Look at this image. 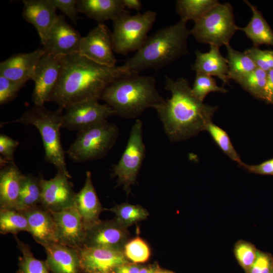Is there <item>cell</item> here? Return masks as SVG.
Returning <instances> with one entry per match:
<instances>
[{
    "instance_id": "obj_31",
    "label": "cell",
    "mask_w": 273,
    "mask_h": 273,
    "mask_svg": "<svg viewBox=\"0 0 273 273\" xmlns=\"http://www.w3.org/2000/svg\"><path fill=\"white\" fill-rule=\"evenodd\" d=\"M116 215L115 219L125 228L147 218L149 212L141 205L123 203L107 209Z\"/></svg>"
},
{
    "instance_id": "obj_23",
    "label": "cell",
    "mask_w": 273,
    "mask_h": 273,
    "mask_svg": "<svg viewBox=\"0 0 273 273\" xmlns=\"http://www.w3.org/2000/svg\"><path fill=\"white\" fill-rule=\"evenodd\" d=\"M1 209H16L25 175L22 173L14 161L1 163Z\"/></svg>"
},
{
    "instance_id": "obj_37",
    "label": "cell",
    "mask_w": 273,
    "mask_h": 273,
    "mask_svg": "<svg viewBox=\"0 0 273 273\" xmlns=\"http://www.w3.org/2000/svg\"><path fill=\"white\" fill-rule=\"evenodd\" d=\"M123 252L127 259L134 263L147 261L151 255L148 245L139 237L128 241L124 247Z\"/></svg>"
},
{
    "instance_id": "obj_19",
    "label": "cell",
    "mask_w": 273,
    "mask_h": 273,
    "mask_svg": "<svg viewBox=\"0 0 273 273\" xmlns=\"http://www.w3.org/2000/svg\"><path fill=\"white\" fill-rule=\"evenodd\" d=\"M22 16L36 28L43 44L58 15L50 0H24Z\"/></svg>"
},
{
    "instance_id": "obj_48",
    "label": "cell",
    "mask_w": 273,
    "mask_h": 273,
    "mask_svg": "<svg viewBox=\"0 0 273 273\" xmlns=\"http://www.w3.org/2000/svg\"><path fill=\"white\" fill-rule=\"evenodd\" d=\"M156 273H174L173 272L167 270H164L159 268Z\"/></svg>"
},
{
    "instance_id": "obj_33",
    "label": "cell",
    "mask_w": 273,
    "mask_h": 273,
    "mask_svg": "<svg viewBox=\"0 0 273 273\" xmlns=\"http://www.w3.org/2000/svg\"><path fill=\"white\" fill-rule=\"evenodd\" d=\"M207 130L219 148L232 160L241 166L243 162L234 148L227 132L212 122L208 124Z\"/></svg>"
},
{
    "instance_id": "obj_12",
    "label": "cell",
    "mask_w": 273,
    "mask_h": 273,
    "mask_svg": "<svg viewBox=\"0 0 273 273\" xmlns=\"http://www.w3.org/2000/svg\"><path fill=\"white\" fill-rule=\"evenodd\" d=\"M61 57L45 53L40 59L32 80L34 87L32 101L35 105L43 106L49 102L62 70Z\"/></svg>"
},
{
    "instance_id": "obj_49",
    "label": "cell",
    "mask_w": 273,
    "mask_h": 273,
    "mask_svg": "<svg viewBox=\"0 0 273 273\" xmlns=\"http://www.w3.org/2000/svg\"><path fill=\"white\" fill-rule=\"evenodd\" d=\"M270 53L272 56V57H273V51H270Z\"/></svg>"
},
{
    "instance_id": "obj_28",
    "label": "cell",
    "mask_w": 273,
    "mask_h": 273,
    "mask_svg": "<svg viewBox=\"0 0 273 273\" xmlns=\"http://www.w3.org/2000/svg\"><path fill=\"white\" fill-rule=\"evenodd\" d=\"M225 47L229 67L228 78L238 83L257 67L245 52L242 53L234 49L230 44L226 45Z\"/></svg>"
},
{
    "instance_id": "obj_35",
    "label": "cell",
    "mask_w": 273,
    "mask_h": 273,
    "mask_svg": "<svg viewBox=\"0 0 273 273\" xmlns=\"http://www.w3.org/2000/svg\"><path fill=\"white\" fill-rule=\"evenodd\" d=\"M266 77V71L256 68L238 83L251 95L261 99Z\"/></svg>"
},
{
    "instance_id": "obj_10",
    "label": "cell",
    "mask_w": 273,
    "mask_h": 273,
    "mask_svg": "<svg viewBox=\"0 0 273 273\" xmlns=\"http://www.w3.org/2000/svg\"><path fill=\"white\" fill-rule=\"evenodd\" d=\"M64 109L62 127L78 131L106 121L109 117L115 115L108 104H100L94 100L76 103Z\"/></svg>"
},
{
    "instance_id": "obj_14",
    "label": "cell",
    "mask_w": 273,
    "mask_h": 273,
    "mask_svg": "<svg viewBox=\"0 0 273 273\" xmlns=\"http://www.w3.org/2000/svg\"><path fill=\"white\" fill-rule=\"evenodd\" d=\"M78 251L84 273H114L116 267L129 262L123 250L83 246Z\"/></svg>"
},
{
    "instance_id": "obj_18",
    "label": "cell",
    "mask_w": 273,
    "mask_h": 273,
    "mask_svg": "<svg viewBox=\"0 0 273 273\" xmlns=\"http://www.w3.org/2000/svg\"><path fill=\"white\" fill-rule=\"evenodd\" d=\"M46 53L43 49L11 56L0 63V75L13 81L25 84L32 80L36 67Z\"/></svg>"
},
{
    "instance_id": "obj_47",
    "label": "cell",
    "mask_w": 273,
    "mask_h": 273,
    "mask_svg": "<svg viewBox=\"0 0 273 273\" xmlns=\"http://www.w3.org/2000/svg\"><path fill=\"white\" fill-rule=\"evenodd\" d=\"M159 268L158 264L157 263H154L146 266L142 267L139 273H156Z\"/></svg>"
},
{
    "instance_id": "obj_8",
    "label": "cell",
    "mask_w": 273,
    "mask_h": 273,
    "mask_svg": "<svg viewBox=\"0 0 273 273\" xmlns=\"http://www.w3.org/2000/svg\"><path fill=\"white\" fill-rule=\"evenodd\" d=\"M237 30L232 6L219 3L196 22L190 31L198 42L219 48L230 44Z\"/></svg>"
},
{
    "instance_id": "obj_44",
    "label": "cell",
    "mask_w": 273,
    "mask_h": 273,
    "mask_svg": "<svg viewBox=\"0 0 273 273\" xmlns=\"http://www.w3.org/2000/svg\"><path fill=\"white\" fill-rule=\"evenodd\" d=\"M261 99L267 103L273 104V69L267 72L266 83Z\"/></svg>"
},
{
    "instance_id": "obj_41",
    "label": "cell",
    "mask_w": 273,
    "mask_h": 273,
    "mask_svg": "<svg viewBox=\"0 0 273 273\" xmlns=\"http://www.w3.org/2000/svg\"><path fill=\"white\" fill-rule=\"evenodd\" d=\"M19 143L9 136L0 135L1 162H11L14 161V154Z\"/></svg>"
},
{
    "instance_id": "obj_20",
    "label": "cell",
    "mask_w": 273,
    "mask_h": 273,
    "mask_svg": "<svg viewBox=\"0 0 273 273\" xmlns=\"http://www.w3.org/2000/svg\"><path fill=\"white\" fill-rule=\"evenodd\" d=\"M22 212L28 221V232L37 243L44 247L58 243L56 223L51 211L39 205Z\"/></svg>"
},
{
    "instance_id": "obj_9",
    "label": "cell",
    "mask_w": 273,
    "mask_h": 273,
    "mask_svg": "<svg viewBox=\"0 0 273 273\" xmlns=\"http://www.w3.org/2000/svg\"><path fill=\"white\" fill-rule=\"evenodd\" d=\"M145 153L143 123L140 119H136L131 127L125 150L112 169V176L117 177V186H123L127 194L130 192L131 186L135 182Z\"/></svg>"
},
{
    "instance_id": "obj_36",
    "label": "cell",
    "mask_w": 273,
    "mask_h": 273,
    "mask_svg": "<svg viewBox=\"0 0 273 273\" xmlns=\"http://www.w3.org/2000/svg\"><path fill=\"white\" fill-rule=\"evenodd\" d=\"M257 249L251 243L239 240L235 244L234 255L245 273H248L256 258Z\"/></svg>"
},
{
    "instance_id": "obj_16",
    "label": "cell",
    "mask_w": 273,
    "mask_h": 273,
    "mask_svg": "<svg viewBox=\"0 0 273 273\" xmlns=\"http://www.w3.org/2000/svg\"><path fill=\"white\" fill-rule=\"evenodd\" d=\"M51 213L56 223L58 243L77 250L82 247L86 231L76 209L73 206Z\"/></svg>"
},
{
    "instance_id": "obj_13",
    "label": "cell",
    "mask_w": 273,
    "mask_h": 273,
    "mask_svg": "<svg viewBox=\"0 0 273 273\" xmlns=\"http://www.w3.org/2000/svg\"><path fill=\"white\" fill-rule=\"evenodd\" d=\"M65 174L57 172L46 180L40 176L41 198L40 205L51 212H59L73 207L76 193L72 184Z\"/></svg>"
},
{
    "instance_id": "obj_29",
    "label": "cell",
    "mask_w": 273,
    "mask_h": 273,
    "mask_svg": "<svg viewBox=\"0 0 273 273\" xmlns=\"http://www.w3.org/2000/svg\"><path fill=\"white\" fill-rule=\"evenodd\" d=\"M217 0H178L176 11L182 21L195 23L214 7L219 4Z\"/></svg>"
},
{
    "instance_id": "obj_34",
    "label": "cell",
    "mask_w": 273,
    "mask_h": 273,
    "mask_svg": "<svg viewBox=\"0 0 273 273\" xmlns=\"http://www.w3.org/2000/svg\"><path fill=\"white\" fill-rule=\"evenodd\" d=\"M196 73L195 79L191 89L193 95L200 101L203 102L210 93L228 92V90L224 87L218 86L212 76L202 73Z\"/></svg>"
},
{
    "instance_id": "obj_40",
    "label": "cell",
    "mask_w": 273,
    "mask_h": 273,
    "mask_svg": "<svg viewBox=\"0 0 273 273\" xmlns=\"http://www.w3.org/2000/svg\"><path fill=\"white\" fill-rule=\"evenodd\" d=\"M272 270V255L258 250L255 260L248 273H270Z\"/></svg>"
},
{
    "instance_id": "obj_43",
    "label": "cell",
    "mask_w": 273,
    "mask_h": 273,
    "mask_svg": "<svg viewBox=\"0 0 273 273\" xmlns=\"http://www.w3.org/2000/svg\"><path fill=\"white\" fill-rule=\"evenodd\" d=\"M241 166L251 173L273 175V158L257 165H249L243 162Z\"/></svg>"
},
{
    "instance_id": "obj_30",
    "label": "cell",
    "mask_w": 273,
    "mask_h": 273,
    "mask_svg": "<svg viewBox=\"0 0 273 273\" xmlns=\"http://www.w3.org/2000/svg\"><path fill=\"white\" fill-rule=\"evenodd\" d=\"M28 231V224L24 214L15 209H0V233L1 234H17Z\"/></svg>"
},
{
    "instance_id": "obj_6",
    "label": "cell",
    "mask_w": 273,
    "mask_h": 273,
    "mask_svg": "<svg viewBox=\"0 0 273 273\" xmlns=\"http://www.w3.org/2000/svg\"><path fill=\"white\" fill-rule=\"evenodd\" d=\"M119 133L117 126L108 121L89 126L78 131L67 154L76 162L101 159L112 149Z\"/></svg>"
},
{
    "instance_id": "obj_50",
    "label": "cell",
    "mask_w": 273,
    "mask_h": 273,
    "mask_svg": "<svg viewBox=\"0 0 273 273\" xmlns=\"http://www.w3.org/2000/svg\"><path fill=\"white\" fill-rule=\"evenodd\" d=\"M91 273H102V272H91Z\"/></svg>"
},
{
    "instance_id": "obj_1",
    "label": "cell",
    "mask_w": 273,
    "mask_h": 273,
    "mask_svg": "<svg viewBox=\"0 0 273 273\" xmlns=\"http://www.w3.org/2000/svg\"><path fill=\"white\" fill-rule=\"evenodd\" d=\"M61 59V74L49 102H55L64 109L80 102L101 100L110 83L127 73L122 66L102 65L79 53Z\"/></svg>"
},
{
    "instance_id": "obj_45",
    "label": "cell",
    "mask_w": 273,
    "mask_h": 273,
    "mask_svg": "<svg viewBox=\"0 0 273 273\" xmlns=\"http://www.w3.org/2000/svg\"><path fill=\"white\" fill-rule=\"evenodd\" d=\"M142 267L137 263L128 262L116 267L114 273H139Z\"/></svg>"
},
{
    "instance_id": "obj_46",
    "label": "cell",
    "mask_w": 273,
    "mask_h": 273,
    "mask_svg": "<svg viewBox=\"0 0 273 273\" xmlns=\"http://www.w3.org/2000/svg\"><path fill=\"white\" fill-rule=\"evenodd\" d=\"M125 8L134 10L139 13L142 8V4L139 0H122Z\"/></svg>"
},
{
    "instance_id": "obj_27",
    "label": "cell",
    "mask_w": 273,
    "mask_h": 273,
    "mask_svg": "<svg viewBox=\"0 0 273 273\" xmlns=\"http://www.w3.org/2000/svg\"><path fill=\"white\" fill-rule=\"evenodd\" d=\"M41 198L40 177H37L30 174L25 175L16 209L24 212L34 208L40 204Z\"/></svg>"
},
{
    "instance_id": "obj_2",
    "label": "cell",
    "mask_w": 273,
    "mask_h": 273,
    "mask_svg": "<svg viewBox=\"0 0 273 273\" xmlns=\"http://www.w3.org/2000/svg\"><path fill=\"white\" fill-rule=\"evenodd\" d=\"M164 88L171 97L156 110L169 139L186 140L206 130L218 107L199 100L185 78L166 76Z\"/></svg>"
},
{
    "instance_id": "obj_4",
    "label": "cell",
    "mask_w": 273,
    "mask_h": 273,
    "mask_svg": "<svg viewBox=\"0 0 273 273\" xmlns=\"http://www.w3.org/2000/svg\"><path fill=\"white\" fill-rule=\"evenodd\" d=\"M101 100L115 115L125 118H136L148 108L156 110L166 100L157 90L153 77L129 73L110 83Z\"/></svg>"
},
{
    "instance_id": "obj_51",
    "label": "cell",
    "mask_w": 273,
    "mask_h": 273,
    "mask_svg": "<svg viewBox=\"0 0 273 273\" xmlns=\"http://www.w3.org/2000/svg\"><path fill=\"white\" fill-rule=\"evenodd\" d=\"M270 273H273V270H272V271Z\"/></svg>"
},
{
    "instance_id": "obj_26",
    "label": "cell",
    "mask_w": 273,
    "mask_h": 273,
    "mask_svg": "<svg viewBox=\"0 0 273 273\" xmlns=\"http://www.w3.org/2000/svg\"><path fill=\"white\" fill-rule=\"evenodd\" d=\"M244 2L252 12V18L248 24L244 27H239V30L245 33L253 42L254 47L261 44L273 46V31L263 18L261 12L248 1Z\"/></svg>"
},
{
    "instance_id": "obj_22",
    "label": "cell",
    "mask_w": 273,
    "mask_h": 273,
    "mask_svg": "<svg viewBox=\"0 0 273 273\" xmlns=\"http://www.w3.org/2000/svg\"><path fill=\"white\" fill-rule=\"evenodd\" d=\"M47 253L46 263L53 273H82L78 251L59 243L43 247Z\"/></svg>"
},
{
    "instance_id": "obj_5",
    "label": "cell",
    "mask_w": 273,
    "mask_h": 273,
    "mask_svg": "<svg viewBox=\"0 0 273 273\" xmlns=\"http://www.w3.org/2000/svg\"><path fill=\"white\" fill-rule=\"evenodd\" d=\"M64 109L59 107L50 110L43 106L35 105L15 120L8 123L19 122L32 125L39 131L45 151L46 161L54 165L58 172L71 178L66 166L65 154L61 142L60 128L62 127Z\"/></svg>"
},
{
    "instance_id": "obj_17",
    "label": "cell",
    "mask_w": 273,
    "mask_h": 273,
    "mask_svg": "<svg viewBox=\"0 0 273 273\" xmlns=\"http://www.w3.org/2000/svg\"><path fill=\"white\" fill-rule=\"evenodd\" d=\"M129 233L115 219L102 221L86 231L84 246L123 250L128 241Z\"/></svg>"
},
{
    "instance_id": "obj_32",
    "label": "cell",
    "mask_w": 273,
    "mask_h": 273,
    "mask_svg": "<svg viewBox=\"0 0 273 273\" xmlns=\"http://www.w3.org/2000/svg\"><path fill=\"white\" fill-rule=\"evenodd\" d=\"M14 238L22 253L19 258V269L17 273H49L46 262L35 258L28 244L21 241L16 235Z\"/></svg>"
},
{
    "instance_id": "obj_15",
    "label": "cell",
    "mask_w": 273,
    "mask_h": 273,
    "mask_svg": "<svg viewBox=\"0 0 273 273\" xmlns=\"http://www.w3.org/2000/svg\"><path fill=\"white\" fill-rule=\"evenodd\" d=\"M82 37L68 24L64 16L58 17L50 29L42 44L46 53L56 56H65L79 53Z\"/></svg>"
},
{
    "instance_id": "obj_39",
    "label": "cell",
    "mask_w": 273,
    "mask_h": 273,
    "mask_svg": "<svg viewBox=\"0 0 273 273\" xmlns=\"http://www.w3.org/2000/svg\"><path fill=\"white\" fill-rule=\"evenodd\" d=\"M24 84L0 75V105H3L12 101Z\"/></svg>"
},
{
    "instance_id": "obj_38",
    "label": "cell",
    "mask_w": 273,
    "mask_h": 273,
    "mask_svg": "<svg viewBox=\"0 0 273 273\" xmlns=\"http://www.w3.org/2000/svg\"><path fill=\"white\" fill-rule=\"evenodd\" d=\"M244 52L251 59L257 68L266 72L273 69V57L270 51L262 50L253 47L246 50Z\"/></svg>"
},
{
    "instance_id": "obj_7",
    "label": "cell",
    "mask_w": 273,
    "mask_h": 273,
    "mask_svg": "<svg viewBox=\"0 0 273 273\" xmlns=\"http://www.w3.org/2000/svg\"><path fill=\"white\" fill-rule=\"evenodd\" d=\"M156 17L157 13L152 11L131 15L126 10L114 19L112 32L114 52L123 55L136 52L148 37Z\"/></svg>"
},
{
    "instance_id": "obj_3",
    "label": "cell",
    "mask_w": 273,
    "mask_h": 273,
    "mask_svg": "<svg viewBox=\"0 0 273 273\" xmlns=\"http://www.w3.org/2000/svg\"><path fill=\"white\" fill-rule=\"evenodd\" d=\"M190 35L187 22L181 20L163 27L148 36L134 55L121 66L129 74L164 67L188 54L187 40Z\"/></svg>"
},
{
    "instance_id": "obj_11",
    "label": "cell",
    "mask_w": 273,
    "mask_h": 273,
    "mask_svg": "<svg viewBox=\"0 0 273 273\" xmlns=\"http://www.w3.org/2000/svg\"><path fill=\"white\" fill-rule=\"evenodd\" d=\"M113 52L112 32L103 23H98L81 38L79 53L99 64L115 66L117 60Z\"/></svg>"
},
{
    "instance_id": "obj_21",
    "label": "cell",
    "mask_w": 273,
    "mask_h": 273,
    "mask_svg": "<svg viewBox=\"0 0 273 273\" xmlns=\"http://www.w3.org/2000/svg\"><path fill=\"white\" fill-rule=\"evenodd\" d=\"M74 207L81 216L85 231L101 221L99 216L103 208L93 184L92 173L89 171L86 172L83 187L76 193Z\"/></svg>"
},
{
    "instance_id": "obj_24",
    "label": "cell",
    "mask_w": 273,
    "mask_h": 273,
    "mask_svg": "<svg viewBox=\"0 0 273 273\" xmlns=\"http://www.w3.org/2000/svg\"><path fill=\"white\" fill-rule=\"evenodd\" d=\"M195 55L196 60L192 66V70L196 72L216 76L224 84L228 83V62L221 54L219 47L210 46L208 52L203 53L197 50Z\"/></svg>"
},
{
    "instance_id": "obj_42",
    "label": "cell",
    "mask_w": 273,
    "mask_h": 273,
    "mask_svg": "<svg viewBox=\"0 0 273 273\" xmlns=\"http://www.w3.org/2000/svg\"><path fill=\"white\" fill-rule=\"evenodd\" d=\"M53 6L62 12L74 23L78 19L79 11L77 8L78 0H50Z\"/></svg>"
},
{
    "instance_id": "obj_25",
    "label": "cell",
    "mask_w": 273,
    "mask_h": 273,
    "mask_svg": "<svg viewBox=\"0 0 273 273\" xmlns=\"http://www.w3.org/2000/svg\"><path fill=\"white\" fill-rule=\"evenodd\" d=\"M79 12L98 22L113 20L126 11L122 0H79Z\"/></svg>"
}]
</instances>
